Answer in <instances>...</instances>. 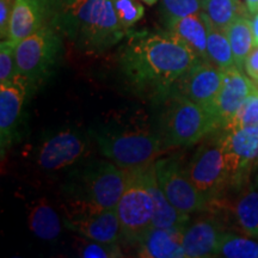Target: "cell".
Instances as JSON below:
<instances>
[{"instance_id":"cell-29","label":"cell","mask_w":258,"mask_h":258,"mask_svg":"<svg viewBox=\"0 0 258 258\" xmlns=\"http://www.w3.org/2000/svg\"><path fill=\"white\" fill-rule=\"evenodd\" d=\"M202 12V0H161L164 22Z\"/></svg>"},{"instance_id":"cell-38","label":"cell","mask_w":258,"mask_h":258,"mask_svg":"<svg viewBox=\"0 0 258 258\" xmlns=\"http://www.w3.org/2000/svg\"><path fill=\"white\" fill-rule=\"evenodd\" d=\"M254 84H256V86H257V89H258V80H256V82H254Z\"/></svg>"},{"instance_id":"cell-35","label":"cell","mask_w":258,"mask_h":258,"mask_svg":"<svg viewBox=\"0 0 258 258\" xmlns=\"http://www.w3.org/2000/svg\"><path fill=\"white\" fill-rule=\"evenodd\" d=\"M251 29H252L254 46H258V14L252 15V18H251Z\"/></svg>"},{"instance_id":"cell-21","label":"cell","mask_w":258,"mask_h":258,"mask_svg":"<svg viewBox=\"0 0 258 258\" xmlns=\"http://www.w3.org/2000/svg\"><path fill=\"white\" fill-rule=\"evenodd\" d=\"M28 222L32 233L43 240L56 239L62 230L59 214L46 199L34 202L29 211Z\"/></svg>"},{"instance_id":"cell-6","label":"cell","mask_w":258,"mask_h":258,"mask_svg":"<svg viewBox=\"0 0 258 258\" xmlns=\"http://www.w3.org/2000/svg\"><path fill=\"white\" fill-rule=\"evenodd\" d=\"M92 135L103 156L128 172L151 166L165 151L157 134L98 131Z\"/></svg>"},{"instance_id":"cell-8","label":"cell","mask_w":258,"mask_h":258,"mask_svg":"<svg viewBox=\"0 0 258 258\" xmlns=\"http://www.w3.org/2000/svg\"><path fill=\"white\" fill-rule=\"evenodd\" d=\"M120 219L122 237L128 243H139L153 226V200L145 186L140 170L129 172V180L123 195L116 206Z\"/></svg>"},{"instance_id":"cell-25","label":"cell","mask_w":258,"mask_h":258,"mask_svg":"<svg viewBox=\"0 0 258 258\" xmlns=\"http://www.w3.org/2000/svg\"><path fill=\"white\" fill-rule=\"evenodd\" d=\"M207 19V18H206ZM208 38L207 55L208 61L222 71L238 69L232 51L231 43L228 41L226 31L214 28L207 19Z\"/></svg>"},{"instance_id":"cell-28","label":"cell","mask_w":258,"mask_h":258,"mask_svg":"<svg viewBox=\"0 0 258 258\" xmlns=\"http://www.w3.org/2000/svg\"><path fill=\"white\" fill-rule=\"evenodd\" d=\"M79 256L84 258H117L123 257L117 243H102L84 238L78 243Z\"/></svg>"},{"instance_id":"cell-19","label":"cell","mask_w":258,"mask_h":258,"mask_svg":"<svg viewBox=\"0 0 258 258\" xmlns=\"http://www.w3.org/2000/svg\"><path fill=\"white\" fill-rule=\"evenodd\" d=\"M167 31L184 43L202 61L209 62L207 55L208 27L203 12L186 17L171 18L165 21Z\"/></svg>"},{"instance_id":"cell-7","label":"cell","mask_w":258,"mask_h":258,"mask_svg":"<svg viewBox=\"0 0 258 258\" xmlns=\"http://www.w3.org/2000/svg\"><path fill=\"white\" fill-rule=\"evenodd\" d=\"M215 132L211 139L198 148L186 165L189 178L209 206L218 203L226 189L232 186L231 175L222 147L221 132Z\"/></svg>"},{"instance_id":"cell-37","label":"cell","mask_w":258,"mask_h":258,"mask_svg":"<svg viewBox=\"0 0 258 258\" xmlns=\"http://www.w3.org/2000/svg\"><path fill=\"white\" fill-rule=\"evenodd\" d=\"M141 2L145 3V4L150 5V6H153L158 2V0H141Z\"/></svg>"},{"instance_id":"cell-27","label":"cell","mask_w":258,"mask_h":258,"mask_svg":"<svg viewBox=\"0 0 258 258\" xmlns=\"http://www.w3.org/2000/svg\"><path fill=\"white\" fill-rule=\"evenodd\" d=\"M18 76L16 43L5 38L0 43V85L15 82Z\"/></svg>"},{"instance_id":"cell-11","label":"cell","mask_w":258,"mask_h":258,"mask_svg":"<svg viewBox=\"0 0 258 258\" xmlns=\"http://www.w3.org/2000/svg\"><path fill=\"white\" fill-rule=\"evenodd\" d=\"M63 224L69 230L91 240L117 243L122 238L121 222L116 208L99 209L72 203Z\"/></svg>"},{"instance_id":"cell-13","label":"cell","mask_w":258,"mask_h":258,"mask_svg":"<svg viewBox=\"0 0 258 258\" xmlns=\"http://www.w3.org/2000/svg\"><path fill=\"white\" fill-rule=\"evenodd\" d=\"M31 91L30 84L21 76L15 82L0 85V151L3 158L17 138L25 101Z\"/></svg>"},{"instance_id":"cell-30","label":"cell","mask_w":258,"mask_h":258,"mask_svg":"<svg viewBox=\"0 0 258 258\" xmlns=\"http://www.w3.org/2000/svg\"><path fill=\"white\" fill-rule=\"evenodd\" d=\"M112 4L118 21L125 30L134 27L145 15L144 6L139 0H112Z\"/></svg>"},{"instance_id":"cell-32","label":"cell","mask_w":258,"mask_h":258,"mask_svg":"<svg viewBox=\"0 0 258 258\" xmlns=\"http://www.w3.org/2000/svg\"><path fill=\"white\" fill-rule=\"evenodd\" d=\"M14 4L15 0H0V36H2V40L8 37L10 18H11Z\"/></svg>"},{"instance_id":"cell-3","label":"cell","mask_w":258,"mask_h":258,"mask_svg":"<svg viewBox=\"0 0 258 258\" xmlns=\"http://www.w3.org/2000/svg\"><path fill=\"white\" fill-rule=\"evenodd\" d=\"M159 103L156 134L164 150L191 146L219 131L214 115L185 97L169 93Z\"/></svg>"},{"instance_id":"cell-4","label":"cell","mask_w":258,"mask_h":258,"mask_svg":"<svg viewBox=\"0 0 258 258\" xmlns=\"http://www.w3.org/2000/svg\"><path fill=\"white\" fill-rule=\"evenodd\" d=\"M128 180V171L110 160L92 159L71 175L66 190L72 203L114 209L127 188Z\"/></svg>"},{"instance_id":"cell-1","label":"cell","mask_w":258,"mask_h":258,"mask_svg":"<svg viewBox=\"0 0 258 258\" xmlns=\"http://www.w3.org/2000/svg\"><path fill=\"white\" fill-rule=\"evenodd\" d=\"M118 50V69L129 89L160 102L201 59L169 31H131Z\"/></svg>"},{"instance_id":"cell-39","label":"cell","mask_w":258,"mask_h":258,"mask_svg":"<svg viewBox=\"0 0 258 258\" xmlns=\"http://www.w3.org/2000/svg\"><path fill=\"white\" fill-rule=\"evenodd\" d=\"M257 180H258V177H257Z\"/></svg>"},{"instance_id":"cell-16","label":"cell","mask_w":258,"mask_h":258,"mask_svg":"<svg viewBox=\"0 0 258 258\" xmlns=\"http://www.w3.org/2000/svg\"><path fill=\"white\" fill-rule=\"evenodd\" d=\"M225 231L213 218H203L185 226L182 233V246L186 258L218 256Z\"/></svg>"},{"instance_id":"cell-31","label":"cell","mask_w":258,"mask_h":258,"mask_svg":"<svg viewBox=\"0 0 258 258\" xmlns=\"http://www.w3.org/2000/svg\"><path fill=\"white\" fill-rule=\"evenodd\" d=\"M230 127H258V92L245 101L234 120L226 128Z\"/></svg>"},{"instance_id":"cell-14","label":"cell","mask_w":258,"mask_h":258,"mask_svg":"<svg viewBox=\"0 0 258 258\" xmlns=\"http://www.w3.org/2000/svg\"><path fill=\"white\" fill-rule=\"evenodd\" d=\"M256 92H258L256 84L239 69L225 71L220 92L212 109L219 129L228 127L245 101Z\"/></svg>"},{"instance_id":"cell-2","label":"cell","mask_w":258,"mask_h":258,"mask_svg":"<svg viewBox=\"0 0 258 258\" xmlns=\"http://www.w3.org/2000/svg\"><path fill=\"white\" fill-rule=\"evenodd\" d=\"M51 23L78 50L101 54L124 40L112 0H74L51 16Z\"/></svg>"},{"instance_id":"cell-24","label":"cell","mask_w":258,"mask_h":258,"mask_svg":"<svg viewBox=\"0 0 258 258\" xmlns=\"http://www.w3.org/2000/svg\"><path fill=\"white\" fill-rule=\"evenodd\" d=\"M228 41L231 43L235 64L240 71L244 70L245 61L254 48V40L251 29V19L240 17L226 29Z\"/></svg>"},{"instance_id":"cell-9","label":"cell","mask_w":258,"mask_h":258,"mask_svg":"<svg viewBox=\"0 0 258 258\" xmlns=\"http://www.w3.org/2000/svg\"><path fill=\"white\" fill-rule=\"evenodd\" d=\"M154 172L160 188L171 205L182 214L190 215L209 207L208 202L194 185L178 157L159 158L154 161Z\"/></svg>"},{"instance_id":"cell-26","label":"cell","mask_w":258,"mask_h":258,"mask_svg":"<svg viewBox=\"0 0 258 258\" xmlns=\"http://www.w3.org/2000/svg\"><path fill=\"white\" fill-rule=\"evenodd\" d=\"M218 256L226 258H258V239H250L225 232L219 246Z\"/></svg>"},{"instance_id":"cell-22","label":"cell","mask_w":258,"mask_h":258,"mask_svg":"<svg viewBox=\"0 0 258 258\" xmlns=\"http://www.w3.org/2000/svg\"><path fill=\"white\" fill-rule=\"evenodd\" d=\"M202 12L213 27L224 31L235 19L250 15L240 0H202Z\"/></svg>"},{"instance_id":"cell-10","label":"cell","mask_w":258,"mask_h":258,"mask_svg":"<svg viewBox=\"0 0 258 258\" xmlns=\"http://www.w3.org/2000/svg\"><path fill=\"white\" fill-rule=\"evenodd\" d=\"M220 131L232 186H241L253 167H258V127H230Z\"/></svg>"},{"instance_id":"cell-23","label":"cell","mask_w":258,"mask_h":258,"mask_svg":"<svg viewBox=\"0 0 258 258\" xmlns=\"http://www.w3.org/2000/svg\"><path fill=\"white\" fill-rule=\"evenodd\" d=\"M233 214L240 230L258 239V189L247 188L240 192L233 205Z\"/></svg>"},{"instance_id":"cell-20","label":"cell","mask_w":258,"mask_h":258,"mask_svg":"<svg viewBox=\"0 0 258 258\" xmlns=\"http://www.w3.org/2000/svg\"><path fill=\"white\" fill-rule=\"evenodd\" d=\"M140 176L145 186L153 200L154 214L153 226L160 228L185 227L189 222V215L182 214L173 207L158 183L153 164L146 169L140 170Z\"/></svg>"},{"instance_id":"cell-18","label":"cell","mask_w":258,"mask_h":258,"mask_svg":"<svg viewBox=\"0 0 258 258\" xmlns=\"http://www.w3.org/2000/svg\"><path fill=\"white\" fill-rule=\"evenodd\" d=\"M184 227H152L139 241L138 256L144 258H185L182 246Z\"/></svg>"},{"instance_id":"cell-17","label":"cell","mask_w":258,"mask_h":258,"mask_svg":"<svg viewBox=\"0 0 258 258\" xmlns=\"http://www.w3.org/2000/svg\"><path fill=\"white\" fill-rule=\"evenodd\" d=\"M48 16L46 0H15L6 38L17 44L43 27Z\"/></svg>"},{"instance_id":"cell-36","label":"cell","mask_w":258,"mask_h":258,"mask_svg":"<svg viewBox=\"0 0 258 258\" xmlns=\"http://www.w3.org/2000/svg\"><path fill=\"white\" fill-rule=\"evenodd\" d=\"M245 6L250 15L258 14V0H245Z\"/></svg>"},{"instance_id":"cell-12","label":"cell","mask_w":258,"mask_h":258,"mask_svg":"<svg viewBox=\"0 0 258 258\" xmlns=\"http://www.w3.org/2000/svg\"><path fill=\"white\" fill-rule=\"evenodd\" d=\"M224 74L225 71L213 63L201 61L175 84L170 93L185 97L212 112L215 99L220 92Z\"/></svg>"},{"instance_id":"cell-33","label":"cell","mask_w":258,"mask_h":258,"mask_svg":"<svg viewBox=\"0 0 258 258\" xmlns=\"http://www.w3.org/2000/svg\"><path fill=\"white\" fill-rule=\"evenodd\" d=\"M245 72L253 82L258 80V46H254L250 55L247 56L244 66Z\"/></svg>"},{"instance_id":"cell-5","label":"cell","mask_w":258,"mask_h":258,"mask_svg":"<svg viewBox=\"0 0 258 258\" xmlns=\"http://www.w3.org/2000/svg\"><path fill=\"white\" fill-rule=\"evenodd\" d=\"M62 32L53 23L16 44V62L21 77L32 90L49 78L62 55Z\"/></svg>"},{"instance_id":"cell-34","label":"cell","mask_w":258,"mask_h":258,"mask_svg":"<svg viewBox=\"0 0 258 258\" xmlns=\"http://www.w3.org/2000/svg\"><path fill=\"white\" fill-rule=\"evenodd\" d=\"M74 0H46L48 8H49L50 16L55 15L56 12H59L61 9H63L64 6H67Z\"/></svg>"},{"instance_id":"cell-15","label":"cell","mask_w":258,"mask_h":258,"mask_svg":"<svg viewBox=\"0 0 258 258\" xmlns=\"http://www.w3.org/2000/svg\"><path fill=\"white\" fill-rule=\"evenodd\" d=\"M86 143L73 131H62L43 141L38 148L37 164L46 171H59L72 166L85 152Z\"/></svg>"}]
</instances>
